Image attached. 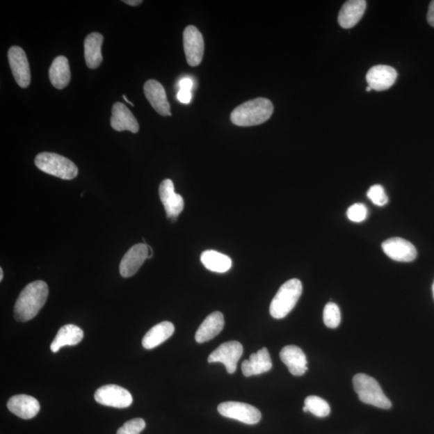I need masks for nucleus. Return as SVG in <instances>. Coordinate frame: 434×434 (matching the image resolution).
<instances>
[{
	"mask_svg": "<svg viewBox=\"0 0 434 434\" xmlns=\"http://www.w3.org/2000/svg\"><path fill=\"white\" fill-rule=\"evenodd\" d=\"M280 358L294 376H301L308 370L307 356L297 346L289 345L284 347L280 353Z\"/></svg>",
	"mask_w": 434,
	"mask_h": 434,
	"instance_id": "obj_18",
	"label": "nucleus"
},
{
	"mask_svg": "<svg viewBox=\"0 0 434 434\" xmlns=\"http://www.w3.org/2000/svg\"><path fill=\"white\" fill-rule=\"evenodd\" d=\"M148 258L149 246L146 244L134 246L122 259L120 266L121 275L123 278L134 276Z\"/></svg>",
	"mask_w": 434,
	"mask_h": 434,
	"instance_id": "obj_13",
	"label": "nucleus"
},
{
	"mask_svg": "<svg viewBox=\"0 0 434 434\" xmlns=\"http://www.w3.org/2000/svg\"><path fill=\"white\" fill-rule=\"evenodd\" d=\"M367 195L371 202L377 206H385L389 202V198H387L385 188L380 184L371 186Z\"/></svg>",
	"mask_w": 434,
	"mask_h": 434,
	"instance_id": "obj_29",
	"label": "nucleus"
},
{
	"mask_svg": "<svg viewBox=\"0 0 434 434\" xmlns=\"http://www.w3.org/2000/svg\"><path fill=\"white\" fill-rule=\"evenodd\" d=\"M35 164L42 172L62 179H72L79 174V168L71 160L55 153L39 154Z\"/></svg>",
	"mask_w": 434,
	"mask_h": 434,
	"instance_id": "obj_5",
	"label": "nucleus"
},
{
	"mask_svg": "<svg viewBox=\"0 0 434 434\" xmlns=\"http://www.w3.org/2000/svg\"><path fill=\"white\" fill-rule=\"evenodd\" d=\"M178 100L184 104H188L192 100V90L188 89H179L177 94Z\"/></svg>",
	"mask_w": 434,
	"mask_h": 434,
	"instance_id": "obj_32",
	"label": "nucleus"
},
{
	"mask_svg": "<svg viewBox=\"0 0 434 434\" xmlns=\"http://www.w3.org/2000/svg\"><path fill=\"white\" fill-rule=\"evenodd\" d=\"M433 298H434V282H433Z\"/></svg>",
	"mask_w": 434,
	"mask_h": 434,
	"instance_id": "obj_39",
	"label": "nucleus"
},
{
	"mask_svg": "<svg viewBox=\"0 0 434 434\" xmlns=\"http://www.w3.org/2000/svg\"><path fill=\"white\" fill-rule=\"evenodd\" d=\"M220 415L239 421L246 425H255L262 419V413L255 406L246 403L228 401L217 408Z\"/></svg>",
	"mask_w": 434,
	"mask_h": 434,
	"instance_id": "obj_6",
	"label": "nucleus"
},
{
	"mask_svg": "<svg viewBox=\"0 0 434 434\" xmlns=\"http://www.w3.org/2000/svg\"><path fill=\"white\" fill-rule=\"evenodd\" d=\"M184 48L190 66H198L202 61L204 42L202 34L195 26H188L184 32Z\"/></svg>",
	"mask_w": 434,
	"mask_h": 434,
	"instance_id": "obj_9",
	"label": "nucleus"
},
{
	"mask_svg": "<svg viewBox=\"0 0 434 434\" xmlns=\"http://www.w3.org/2000/svg\"><path fill=\"white\" fill-rule=\"evenodd\" d=\"M122 2L133 7L138 6L143 3L142 0H124Z\"/></svg>",
	"mask_w": 434,
	"mask_h": 434,
	"instance_id": "obj_35",
	"label": "nucleus"
},
{
	"mask_svg": "<svg viewBox=\"0 0 434 434\" xmlns=\"http://www.w3.org/2000/svg\"><path fill=\"white\" fill-rule=\"evenodd\" d=\"M243 355L242 345L237 341H230L219 346L209 356V363H222L230 374L234 373L237 363Z\"/></svg>",
	"mask_w": 434,
	"mask_h": 434,
	"instance_id": "obj_8",
	"label": "nucleus"
},
{
	"mask_svg": "<svg viewBox=\"0 0 434 434\" xmlns=\"http://www.w3.org/2000/svg\"><path fill=\"white\" fill-rule=\"evenodd\" d=\"M303 293V285L298 279H291L283 284L273 298L270 307L273 318L281 319L285 318L296 307Z\"/></svg>",
	"mask_w": 434,
	"mask_h": 434,
	"instance_id": "obj_3",
	"label": "nucleus"
},
{
	"mask_svg": "<svg viewBox=\"0 0 434 434\" xmlns=\"http://www.w3.org/2000/svg\"><path fill=\"white\" fill-rule=\"evenodd\" d=\"M122 97H123V98H124V100H125L127 102H128V103H129V104H130V105H131L132 106H134L133 103H132L131 102H130V101H129V100L127 99V97H126V95H123Z\"/></svg>",
	"mask_w": 434,
	"mask_h": 434,
	"instance_id": "obj_37",
	"label": "nucleus"
},
{
	"mask_svg": "<svg viewBox=\"0 0 434 434\" xmlns=\"http://www.w3.org/2000/svg\"><path fill=\"white\" fill-rule=\"evenodd\" d=\"M367 8L364 0H350L340 9L338 22L340 27L345 29L353 28L363 17Z\"/></svg>",
	"mask_w": 434,
	"mask_h": 434,
	"instance_id": "obj_19",
	"label": "nucleus"
},
{
	"mask_svg": "<svg viewBox=\"0 0 434 434\" xmlns=\"http://www.w3.org/2000/svg\"><path fill=\"white\" fill-rule=\"evenodd\" d=\"M49 297V287L43 281L29 284L20 293L14 308L15 319L27 322L34 319L45 306Z\"/></svg>",
	"mask_w": 434,
	"mask_h": 434,
	"instance_id": "obj_1",
	"label": "nucleus"
},
{
	"mask_svg": "<svg viewBox=\"0 0 434 434\" xmlns=\"http://www.w3.org/2000/svg\"><path fill=\"white\" fill-rule=\"evenodd\" d=\"M272 360L268 351L266 348L252 353L250 360L243 362L241 370L246 377L267 373L272 369Z\"/></svg>",
	"mask_w": 434,
	"mask_h": 434,
	"instance_id": "obj_20",
	"label": "nucleus"
},
{
	"mask_svg": "<svg viewBox=\"0 0 434 434\" xmlns=\"http://www.w3.org/2000/svg\"><path fill=\"white\" fill-rule=\"evenodd\" d=\"M354 389L359 399L380 409L389 410L392 403L384 394L380 385L373 377L364 373L355 375L353 378Z\"/></svg>",
	"mask_w": 434,
	"mask_h": 434,
	"instance_id": "obj_4",
	"label": "nucleus"
},
{
	"mask_svg": "<svg viewBox=\"0 0 434 434\" xmlns=\"http://www.w3.org/2000/svg\"><path fill=\"white\" fill-rule=\"evenodd\" d=\"M200 260L206 268L213 272L225 273L229 271L232 266L230 257L214 250L203 252Z\"/></svg>",
	"mask_w": 434,
	"mask_h": 434,
	"instance_id": "obj_26",
	"label": "nucleus"
},
{
	"mask_svg": "<svg viewBox=\"0 0 434 434\" xmlns=\"http://www.w3.org/2000/svg\"><path fill=\"white\" fill-rule=\"evenodd\" d=\"M10 412L24 420L32 419L38 415L40 405L35 398L29 395H17L8 402Z\"/></svg>",
	"mask_w": 434,
	"mask_h": 434,
	"instance_id": "obj_17",
	"label": "nucleus"
},
{
	"mask_svg": "<svg viewBox=\"0 0 434 434\" xmlns=\"http://www.w3.org/2000/svg\"><path fill=\"white\" fill-rule=\"evenodd\" d=\"M179 89H188L192 90L193 82L190 79H184L179 82Z\"/></svg>",
	"mask_w": 434,
	"mask_h": 434,
	"instance_id": "obj_34",
	"label": "nucleus"
},
{
	"mask_svg": "<svg viewBox=\"0 0 434 434\" xmlns=\"http://www.w3.org/2000/svg\"><path fill=\"white\" fill-rule=\"evenodd\" d=\"M305 407L308 412L318 417H326L330 415V408L327 401L321 397L310 396L305 400Z\"/></svg>",
	"mask_w": 434,
	"mask_h": 434,
	"instance_id": "obj_27",
	"label": "nucleus"
},
{
	"mask_svg": "<svg viewBox=\"0 0 434 434\" xmlns=\"http://www.w3.org/2000/svg\"><path fill=\"white\" fill-rule=\"evenodd\" d=\"M174 332L173 323L168 321L158 323L144 335L142 341L143 348L148 350L156 348L172 337Z\"/></svg>",
	"mask_w": 434,
	"mask_h": 434,
	"instance_id": "obj_23",
	"label": "nucleus"
},
{
	"mask_svg": "<svg viewBox=\"0 0 434 434\" xmlns=\"http://www.w3.org/2000/svg\"><path fill=\"white\" fill-rule=\"evenodd\" d=\"M3 268H0V281H3Z\"/></svg>",
	"mask_w": 434,
	"mask_h": 434,
	"instance_id": "obj_36",
	"label": "nucleus"
},
{
	"mask_svg": "<svg viewBox=\"0 0 434 434\" xmlns=\"http://www.w3.org/2000/svg\"><path fill=\"white\" fill-rule=\"evenodd\" d=\"M84 338V332L80 328L74 324L63 326L56 334L53 343L51 344L50 349L54 353L65 346H75L81 342Z\"/></svg>",
	"mask_w": 434,
	"mask_h": 434,
	"instance_id": "obj_22",
	"label": "nucleus"
},
{
	"mask_svg": "<svg viewBox=\"0 0 434 434\" xmlns=\"http://www.w3.org/2000/svg\"><path fill=\"white\" fill-rule=\"evenodd\" d=\"M397 79V72L391 66L376 65L366 75V80L371 90L384 91L394 86Z\"/></svg>",
	"mask_w": 434,
	"mask_h": 434,
	"instance_id": "obj_14",
	"label": "nucleus"
},
{
	"mask_svg": "<svg viewBox=\"0 0 434 434\" xmlns=\"http://www.w3.org/2000/svg\"><path fill=\"white\" fill-rule=\"evenodd\" d=\"M225 327L224 315L221 312L211 313L204 319L195 333V341L199 344L208 342L218 335Z\"/></svg>",
	"mask_w": 434,
	"mask_h": 434,
	"instance_id": "obj_21",
	"label": "nucleus"
},
{
	"mask_svg": "<svg viewBox=\"0 0 434 434\" xmlns=\"http://www.w3.org/2000/svg\"><path fill=\"white\" fill-rule=\"evenodd\" d=\"M146 428V422L142 418H134L118 428L117 434H140Z\"/></svg>",
	"mask_w": 434,
	"mask_h": 434,
	"instance_id": "obj_30",
	"label": "nucleus"
},
{
	"mask_svg": "<svg viewBox=\"0 0 434 434\" xmlns=\"http://www.w3.org/2000/svg\"><path fill=\"white\" fill-rule=\"evenodd\" d=\"M95 398L98 404L117 408V409H125L131 406L133 403L131 392L116 385L101 387L96 391Z\"/></svg>",
	"mask_w": 434,
	"mask_h": 434,
	"instance_id": "obj_7",
	"label": "nucleus"
},
{
	"mask_svg": "<svg viewBox=\"0 0 434 434\" xmlns=\"http://www.w3.org/2000/svg\"><path fill=\"white\" fill-rule=\"evenodd\" d=\"M160 200L166 211L168 218L175 221L184 208V201L179 194L175 193L172 180L169 179L163 181L159 186Z\"/></svg>",
	"mask_w": 434,
	"mask_h": 434,
	"instance_id": "obj_11",
	"label": "nucleus"
},
{
	"mask_svg": "<svg viewBox=\"0 0 434 434\" xmlns=\"http://www.w3.org/2000/svg\"><path fill=\"white\" fill-rule=\"evenodd\" d=\"M323 322L329 328H337L341 322L340 310L335 303L326 305L323 311Z\"/></svg>",
	"mask_w": 434,
	"mask_h": 434,
	"instance_id": "obj_28",
	"label": "nucleus"
},
{
	"mask_svg": "<svg viewBox=\"0 0 434 434\" xmlns=\"http://www.w3.org/2000/svg\"><path fill=\"white\" fill-rule=\"evenodd\" d=\"M49 79L56 89L63 90L70 84L71 72L69 61L64 56H58L51 63Z\"/></svg>",
	"mask_w": 434,
	"mask_h": 434,
	"instance_id": "obj_25",
	"label": "nucleus"
},
{
	"mask_svg": "<svg viewBox=\"0 0 434 434\" xmlns=\"http://www.w3.org/2000/svg\"><path fill=\"white\" fill-rule=\"evenodd\" d=\"M427 22L428 24L434 28V0L430 3L427 13Z\"/></svg>",
	"mask_w": 434,
	"mask_h": 434,
	"instance_id": "obj_33",
	"label": "nucleus"
},
{
	"mask_svg": "<svg viewBox=\"0 0 434 434\" xmlns=\"http://www.w3.org/2000/svg\"><path fill=\"white\" fill-rule=\"evenodd\" d=\"M273 106L266 98H256L237 106L231 113V121L236 126L252 127L264 123L272 115Z\"/></svg>",
	"mask_w": 434,
	"mask_h": 434,
	"instance_id": "obj_2",
	"label": "nucleus"
},
{
	"mask_svg": "<svg viewBox=\"0 0 434 434\" xmlns=\"http://www.w3.org/2000/svg\"><path fill=\"white\" fill-rule=\"evenodd\" d=\"M366 90L369 92V91L373 90H371V88L370 86H368V87L366 88Z\"/></svg>",
	"mask_w": 434,
	"mask_h": 434,
	"instance_id": "obj_38",
	"label": "nucleus"
},
{
	"mask_svg": "<svg viewBox=\"0 0 434 434\" xmlns=\"http://www.w3.org/2000/svg\"><path fill=\"white\" fill-rule=\"evenodd\" d=\"M103 40H104L103 35L98 33L88 35L85 40L86 63L91 70L97 69L102 63V45Z\"/></svg>",
	"mask_w": 434,
	"mask_h": 434,
	"instance_id": "obj_24",
	"label": "nucleus"
},
{
	"mask_svg": "<svg viewBox=\"0 0 434 434\" xmlns=\"http://www.w3.org/2000/svg\"><path fill=\"white\" fill-rule=\"evenodd\" d=\"M8 61L15 81L22 88H27L31 83V72L27 55L19 46H13L8 50Z\"/></svg>",
	"mask_w": 434,
	"mask_h": 434,
	"instance_id": "obj_10",
	"label": "nucleus"
},
{
	"mask_svg": "<svg viewBox=\"0 0 434 434\" xmlns=\"http://www.w3.org/2000/svg\"><path fill=\"white\" fill-rule=\"evenodd\" d=\"M347 216L351 221L360 223L366 220L368 216V209L363 204H355L348 209Z\"/></svg>",
	"mask_w": 434,
	"mask_h": 434,
	"instance_id": "obj_31",
	"label": "nucleus"
},
{
	"mask_svg": "<svg viewBox=\"0 0 434 434\" xmlns=\"http://www.w3.org/2000/svg\"><path fill=\"white\" fill-rule=\"evenodd\" d=\"M111 127L117 131H129L136 134L139 131L136 118L126 105L116 102L112 107Z\"/></svg>",
	"mask_w": 434,
	"mask_h": 434,
	"instance_id": "obj_16",
	"label": "nucleus"
},
{
	"mask_svg": "<svg viewBox=\"0 0 434 434\" xmlns=\"http://www.w3.org/2000/svg\"><path fill=\"white\" fill-rule=\"evenodd\" d=\"M382 249L391 259L400 262L415 261L417 252L411 242L401 237H392L382 243Z\"/></svg>",
	"mask_w": 434,
	"mask_h": 434,
	"instance_id": "obj_12",
	"label": "nucleus"
},
{
	"mask_svg": "<svg viewBox=\"0 0 434 434\" xmlns=\"http://www.w3.org/2000/svg\"><path fill=\"white\" fill-rule=\"evenodd\" d=\"M144 94L150 104L159 115L162 116L172 115L166 92L163 86L156 80H148L144 85Z\"/></svg>",
	"mask_w": 434,
	"mask_h": 434,
	"instance_id": "obj_15",
	"label": "nucleus"
}]
</instances>
